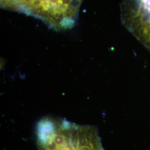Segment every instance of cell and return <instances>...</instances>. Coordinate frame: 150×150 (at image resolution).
Instances as JSON below:
<instances>
[{"mask_svg": "<svg viewBox=\"0 0 150 150\" xmlns=\"http://www.w3.org/2000/svg\"><path fill=\"white\" fill-rule=\"evenodd\" d=\"M82 0H1L2 8L42 21L56 30L73 27Z\"/></svg>", "mask_w": 150, "mask_h": 150, "instance_id": "obj_1", "label": "cell"}, {"mask_svg": "<svg viewBox=\"0 0 150 150\" xmlns=\"http://www.w3.org/2000/svg\"><path fill=\"white\" fill-rule=\"evenodd\" d=\"M121 13L123 25L150 50V0H123Z\"/></svg>", "mask_w": 150, "mask_h": 150, "instance_id": "obj_2", "label": "cell"}]
</instances>
